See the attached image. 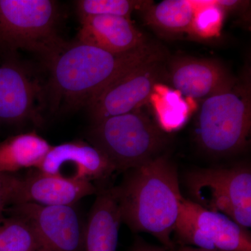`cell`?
Returning <instances> with one entry per match:
<instances>
[{"instance_id": "obj_12", "label": "cell", "mask_w": 251, "mask_h": 251, "mask_svg": "<svg viewBox=\"0 0 251 251\" xmlns=\"http://www.w3.org/2000/svg\"><path fill=\"white\" fill-rule=\"evenodd\" d=\"M36 170L69 179L93 180L108 177L115 167L99 149L81 140L52 146Z\"/></svg>"}, {"instance_id": "obj_7", "label": "cell", "mask_w": 251, "mask_h": 251, "mask_svg": "<svg viewBox=\"0 0 251 251\" xmlns=\"http://www.w3.org/2000/svg\"><path fill=\"white\" fill-rule=\"evenodd\" d=\"M164 51L130 67L112 81L87 106L93 123L141 108L166 75Z\"/></svg>"}, {"instance_id": "obj_16", "label": "cell", "mask_w": 251, "mask_h": 251, "mask_svg": "<svg viewBox=\"0 0 251 251\" xmlns=\"http://www.w3.org/2000/svg\"><path fill=\"white\" fill-rule=\"evenodd\" d=\"M52 145L35 132L13 135L0 143V174L36 169Z\"/></svg>"}, {"instance_id": "obj_19", "label": "cell", "mask_w": 251, "mask_h": 251, "mask_svg": "<svg viewBox=\"0 0 251 251\" xmlns=\"http://www.w3.org/2000/svg\"><path fill=\"white\" fill-rule=\"evenodd\" d=\"M35 230L18 216H0V251H40Z\"/></svg>"}, {"instance_id": "obj_20", "label": "cell", "mask_w": 251, "mask_h": 251, "mask_svg": "<svg viewBox=\"0 0 251 251\" xmlns=\"http://www.w3.org/2000/svg\"><path fill=\"white\" fill-rule=\"evenodd\" d=\"M152 1L137 0H80L76 1L79 18L89 16H120L130 19L137 10L143 11Z\"/></svg>"}, {"instance_id": "obj_2", "label": "cell", "mask_w": 251, "mask_h": 251, "mask_svg": "<svg viewBox=\"0 0 251 251\" xmlns=\"http://www.w3.org/2000/svg\"><path fill=\"white\" fill-rule=\"evenodd\" d=\"M122 222L133 232L151 234L167 251L175 246L172 234L183 196L174 163L164 154L126 172L121 184L111 188Z\"/></svg>"}, {"instance_id": "obj_25", "label": "cell", "mask_w": 251, "mask_h": 251, "mask_svg": "<svg viewBox=\"0 0 251 251\" xmlns=\"http://www.w3.org/2000/svg\"><path fill=\"white\" fill-rule=\"evenodd\" d=\"M176 251H209L204 250V249H198V248H195L192 247H188V246H182L180 247Z\"/></svg>"}, {"instance_id": "obj_5", "label": "cell", "mask_w": 251, "mask_h": 251, "mask_svg": "<svg viewBox=\"0 0 251 251\" xmlns=\"http://www.w3.org/2000/svg\"><path fill=\"white\" fill-rule=\"evenodd\" d=\"M90 140L124 172L159 156L167 144L164 131L140 109L94 123Z\"/></svg>"}, {"instance_id": "obj_24", "label": "cell", "mask_w": 251, "mask_h": 251, "mask_svg": "<svg viewBox=\"0 0 251 251\" xmlns=\"http://www.w3.org/2000/svg\"><path fill=\"white\" fill-rule=\"evenodd\" d=\"M129 251H168L164 248L156 247L148 244L142 239H137Z\"/></svg>"}, {"instance_id": "obj_21", "label": "cell", "mask_w": 251, "mask_h": 251, "mask_svg": "<svg viewBox=\"0 0 251 251\" xmlns=\"http://www.w3.org/2000/svg\"><path fill=\"white\" fill-rule=\"evenodd\" d=\"M226 13L215 1H198V6L188 29L190 35L207 39L220 35Z\"/></svg>"}, {"instance_id": "obj_22", "label": "cell", "mask_w": 251, "mask_h": 251, "mask_svg": "<svg viewBox=\"0 0 251 251\" xmlns=\"http://www.w3.org/2000/svg\"><path fill=\"white\" fill-rule=\"evenodd\" d=\"M12 174H0V216L9 204L11 191Z\"/></svg>"}, {"instance_id": "obj_6", "label": "cell", "mask_w": 251, "mask_h": 251, "mask_svg": "<svg viewBox=\"0 0 251 251\" xmlns=\"http://www.w3.org/2000/svg\"><path fill=\"white\" fill-rule=\"evenodd\" d=\"M185 184L193 202L224 214L244 228H250L251 171L249 166L193 170L186 173Z\"/></svg>"}, {"instance_id": "obj_14", "label": "cell", "mask_w": 251, "mask_h": 251, "mask_svg": "<svg viewBox=\"0 0 251 251\" xmlns=\"http://www.w3.org/2000/svg\"><path fill=\"white\" fill-rule=\"evenodd\" d=\"M77 41L114 54H125L148 44V39L130 19L95 16L80 19Z\"/></svg>"}, {"instance_id": "obj_10", "label": "cell", "mask_w": 251, "mask_h": 251, "mask_svg": "<svg viewBox=\"0 0 251 251\" xmlns=\"http://www.w3.org/2000/svg\"><path fill=\"white\" fill-rule=\"evenodd\" d=\"M46 91L16 55L0 64V124L40 123Z\"/></svg>"}, {"instance_id": "obj_18", "label": "cell", "mask_w": 251, "mask_h": 251, "mask_svg": "<svg viewBox=\"0 0 251 251\" xmlns=\"http://www.w3.org/2000/svg\"><path fill=\"white\" fill-rule=\"evenodd\" d=\"M177 91L167 88L166 86L157 84L150 101L157 120V125L163 131L172 132L179 129L189 116L187 102Z\"/></svg>"}, {"instance_id": "obj_9", "label": "cell", "mask_w": 251, "mask_h": 251, "mask_svg": "<svg viewBox=\"0 0 251 251\" xmlns=\"http://www.w3.org/2000/svg\"><path fill=\"white\" fill-rule=\"evenodd\" d=\"M4 214L27 221L35 230L40 251H83L85 226L74 206L19 204Z\"/></svg>"}, {"instance_id": "obj_1", "label": "cell", "mask_w": 251, "mask_h": 251, "mask_svg": "<svg viewBox=\"0 0 251 251\" xmlns=\"http://www.w3.org/2000/svg\"><path fill=\"white\" fill-rule=\"evenodd\" d=\"M161 49L149 42L128 53L114 54L79 41L66 42L46 64L50 75L46 92L51 110L87 108L110 82Z\"/></svg>"}, {"instance_id": "obj_8", "label": "cell", "mask_w": 251, "mask_h": 251, "mask_svg": "<svg viewBox=\"0 0 251 251\" xmlns=\"http://www.w3.org/2000/svg\"><path fill=\"white\" fill-rule=\"evenodd\" d=\"M174 232L183 246L217 251H251V235L224 214L183 198Z\"/></svg>"}, {"instance_id": "obj_17", "label": "cell", "mask_w": 251, "mask_h": 251, "mask_svg": "<svg viewBox=\"0 0 251 251\" xmlns=\"http://www.w3.org/2000/svg\"><path fill=\"white\" fill-rule=\"evenodd\" d=\"M198 1L164 0L158 4L153 2L143 10L144 18L148 25L160 34L176 36L188 33Z\"/></svg>"}, {"instance_id": "obj_11", "label": "cell", "mask_w": 251, "mask_h": 251, "mask_svg": "<svg viewBox=\"0 0 251 251\" xmlns=\"http://www.w3.org/2000/svg\"><path fill=\"white\" fill-rule=\"evenodd\" d=\"M33 170L23 176L12 174L8 206L26 203L44 206H74L82 198L97 191L91 181L69 179Z\"/></svg>"}, {"instance_id": "obj_3", "label": "cell", "mask_w": 251, "mask_h": 251, "mask_svg": "<svg viewBox=\"0 0 251 251\" xmlns=\"http://www.w3.org/2000/svg\"><path fill=\"white\" fill-rule=\"evenodd\" d=\"M251 127L250 82L233 83L204 99L198 115V144L211 156H230L249 142Z\"/></svg>"}, {"instance_id": "obj_4", "label": "cell", "mask_w": 251, "mask_h": 251, "mask_svg": "<svg viewBox=\"0 0 251 251\" xmlns=\"http://www.w3.org/2000/svg\"><path fill=\"white\" fill-rule=\"evenodd\" d=\"M60 11L51 0H0V52L27 50L46 64L65 44L59 35Z\"/></svg>"}, {"instance_id": "obj_15", "label": "cell", "mask_w": 251, "mask_h": 251, "mask_svg": "<svg viewBox=\"0 0 251 251\" xmlns=\"http://www.w3.org/2000/svg\"><path fill=\"white\" fill-rule=\"evenodd\" d=\"M121 215L111 188L99 193L85 226L83 251H117Z\"/></svg>"}, {"instance_id": "obj_23", "label": "cell", "mask_w": 251, "mask_h": 251, "mask_svg": "<svg viewBox=\"0 0 251 251\" xmlns=\"http://www.w3.org/2000/svg\"><path fill=\"white\" fill-rule=\"evenodd\" d=\"M251 1H237V0H216L215 3L224 12H234L244 11L249 8Z\"/></svg>"}, {"instance_id": "obj_13", "label": "cell", "mask_w": 251, "mask_h": 251, "mask_svg": "<svg viewBox=\"0 0 251 251\" xmlns=\"http://www.w3.org/2000/svg\"><path fill=\"white\" fill-rule=\"evenodd\" d=\"M169 77L175 90L193 99L207 98L236 80L219 61L188 57L171 62Z\"/></svg>"}]
</instances>
